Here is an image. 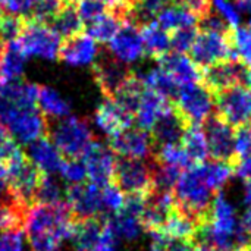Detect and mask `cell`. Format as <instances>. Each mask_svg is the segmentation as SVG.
<instances>
[{
    "mask_svg": "<svg viewBox=\"0 0 251 251\" xmlns=\"http://www.w3.org/2000/svg\"><path fill=\"white\" fill-rule=\"evenodd\" d=\"M213 193L215 191L201 178L196 165L181 174L172 190L176 207L187 216L193 218L197 225H201L207 219L215 197Z\"/></svg>",
    "mask_w": 251,
    "mask_h": 251,
    "instance_id": "cell-1",
    "label": "cell"
},
{
    "mask_svg": "<svg viewBox=\"0 0 251 251\" xmlns=\"http://www.w3.org/2000/svg\"><path fill=\"white\" fill-rule=\"evenodd\" d=\"M47 137L65 159H79L94 140L88 122L74 116L47 118Z\"/></svg>",
    "mask_w": 251,
    "mask_h": 251,
    "instance_id": "cell-2",
    "label": "cell"
},
{
    "mask_svg": "<svg viewBox=\"0 0 251 251\" xmlns=\"http://www.w3.org/2000/svg\"><path fill=\"white\" fill-rule=\"evenodd\" d=\"M74 216L66 203L32 204L26 216V235H50L60 241L71 237Z\"/></svg>",
    "mask_w": 251,
    "mask_h": 251,
    "instance_id": "cell-3",
    "label": "cell"
},
{
    "mask_svg": "<svg viewBox=\"0 0 251 251\" xmlns=\"http://www.w3.org/2000/svg\"><path fill=\"white\" fill-rule=\"evenodd\" d=\"M175 112L188 125H203V122L213 115L215 96L200 82L187 84L178 88L175 99L172 100Z\"/></svg>",
    "mask_w": 251,
    "mask_h": 251,
    "instance_id": "cell-4",
    "label": "cell"
},
{
    "mask_svg": "<svg viewBox=\"0 0 251 251\" xmlns=\"http://www.w3.org/2000/svg\"><path fill=\"white\" fill-rule=\"evenodd\" d=\"M25 56H38L44 59H57L60 49V35L54 32L47 24L37 22L24 16V26L16 38Z\"/></svg>",
    "mask_w": 251,
    "mask_h": 251,
    "instance_id": "cell-5",
    "label": "cell"
},
{
    "mask_svg": "<svg viewBox=\"0 0 251 251\" xmlns=\"http://www.w3.org/2000/svg\"><path fill=\"white\" fill-rule=\"evenodd\" d=\"M113 182L122 193L147 196L153 190V159H116Z\"/></svg>",
    "mask_w": 251,
    "mask_h": 251,
    "instance_id": "cell-6",
    "label": "cell"
},
{
    "mask_svg": "<svg viewBox=\"0 0 251 251\" xmlns=\"http://www.w3.org/2000/svg\"><path fill=\"white\" fill-rule=\"evenodd\" d=\"M215 96L218 116L232 128H241L251 122V90L244 84L225 88Z\"/></svg>",
    "mask_w": 251,
    "mask_h": 251,
    "instance_id": "cell-7",
    "label": "cell"
},
{
    "mask_svg": "<svg viewBox=\"0 0 251 251\" xmlns=\"http://www.w3.org/2000/svg\"><path fill=\"white\" fill-rule=\"evenodd\" d=\"M190 57L197 66L206 68L222 60H240L231 46L229 35L200 29L190 49Z\"/></svg>",
    "mask_w": 251,
    "mask_h": 251,
    "instance_id": "cell-8",
    "label": "cell"
},
{
    "mask_svg": "<svg viewBox=\"0 0 251 251\" xmlns=\"http://www.w3.org/2000/svg\"><path fill=\"white\" fill-rule=\"evenodd\" d=\"M4 171L7 175L9 185L16 199L31 207L34 203V194L46 174L40 171L38 166H35V163L26 154L7 165Z\"/></svg>",
    "mask_w": 251,
    "mask_h": 251,
    "instance_id": "cell-9",
    "label": "cell"
},
{
    "mask_svg": "<svg viewBox=\"0 0 251 251\" xmlns=\"http://www.w3.org/2000/svg\"><path fill=\"white\" fill-rule=\"evenodd\" d=\"M91 71L97 87L106 99H113L132 74L128 65L116 59L112 53H103L96 57Z\"/></svg>",
    "mask_w": 251,
    "mask_h": 251,
    "instance_id": "cell-10",
    "label": "cell"
},
{
    "mask_svg": "<svg viewBox=\"0 0 251 251\" xmlns=\"http://www.w3.org/2000/svg\"><path fill=\"white\" fill-rule=\"evenodd\" d=\"M81 160L85 166L87 178L90 182L100 188L113 182L116 159L109 147L103 146L94 138L85 149Z\"/></svg>",
    "mask_w": 251,
    "mask_h": 251,
    "instance_id": "cell-11",
    "label": "cell"
},
{
    "mask_svg": "<svg viewBox=\"0 0 251 251\" xmlns=\"http://www.w3.org/2000/svg\"><path fill=\"white\" fill-rule=\"evenodd\" d=\"M66 204L75 221L107 216L103 210L101 188L93 182L69 184L66 188Z\"/></svg>",
    "mask_w": 251,
    "mask_h": 251,
    "instance_id": "cell-12",
    "label": "cell"
},
{
    "mask_svg": "<svg viewBox=\"0 0 251 251\" xmlns=\"http://www.w3.org/2000/svg\"><path fill=\"white\" fill-rule=\"evenodd\" d=\"M109 149L113 154L126 159H153L154 143L150 132L140 128H126L122 132L109 137Z\"/></svg>",
    "mask_w": 251,
    "mask_h": 251,
    "instance_id": "cell-13",
    "label": "cell"
},
{
    "mask_svg": "<svg viewBox=\"0 0 251 251\" xmlns=\"http://www.w3.org/2000/svg\"><path fill=\"white\" fill-rule=\"evenodd\" d=\"M203 131L209 147V156L215 160H226L234 163V128L218 115H212L203 122Z\"/></svg>",
    "mask_w": 251,
    "mask_h": 251,
    "instance_id": "cell-14",
    "label": "cell"
},
{
    "mask_svg": "<svg viewBox=\"0 0 251 251\" xmlns=\"http://www.w3.org/2000/svg\"><path fill=\"white\" fill-rule=\"evenodd\" d=\"M247 66L240 60H222L206 66L201 72L203 84L213 93H219L232 85L244 84Z\"/></svg>",
    "mask_w": 251,
    "mask_h": 251,
    "instance_id": "cell-15",
    "label": "cell"
},
{
    "mask_svg": "<svg viewBox=\"0 0 251 251\" xmlns=\"http://www.w3.org/2000/svg\"><path fill=\"white\" fill-rule=\"evenodd\" d=\"M109 50L116 59L126 65L140 60L146 54L140 26L129 21H124L118 32L109 41Z\"/></svg>",
    "mask_w": 251,
    "mask_h": 251,
    "instance_id": "cell-16",
    "label": "cell"
},
{
    "mask_svg": "<svg viewBox=\"0 0 251 251\" xmlns=\"http://www.w3.org/2000/svg\"><path fill=\"white\" fill-rule=\"evenodd\" d=\"M4 126L16 141L24 144H29L47 135V118L37 109L18 112Z\"/></svg>",
    "mask_w": 251,
    "mask_h": 251,
    "instance_id": "cell-17",
    "label": "cell"
},
{
    "mask_svg": "<svg viewBox=\"0 0 251 251\" xmlns=\"http://www.w3.org/2000/svg\"><path fill=\"white\" fill-rule=\"evenodd\" d=\"M97 57L96 41L85 32L65 38L59 49V59L71 66L90 65Z\"/></svg>",
    "mask_w": 251,
    "mask_h": 251,
    "instance_id": "cell-18",
    "label": "cell"
},
{
    "mask_svg": "<svg viewBox=\"0 0 251 251\" xmlns=\"http://www.w3.org/2000/svg\"><path fill=\"white\" fill-rule=\"evenodd\" d=\"M172 107V101L162 94L146 88L141 100L138 103V107L134 113V121L137 122L140 129H144L147 132L151 131V128L156 125V122Z\"/></svg>",
    "mask_w": 251,
    "mask_h": 251,
    "instance_id": "cell-19",
    "label": "cell"
},
{
    "mask_svg": "<svg viewBox=\"0 0 251 251\" xmlns=\"http://www.w3.org/2000/svg\"><path fill=\"white\" fill-rule=\"evenodd\" d=\"M96 122L104 134L113 137L124 129L131 128L134 116L126 112L115 99L104 97V100L96 110Z\"/></svg>",
    "mask_w": 251,
    "mask_h": 251,
    "instance_id": "cell-20",
    "label": "cell"
},
{
    "mask_svg": "<svg viewBox=\"0 0 251 251\" xmlns=\"http://www.w3.org/2000/svg\"><path fill=\"white\" fill-rule=\"evenodd\" d=\"M156 62L165 71H168L171 74V76L178 84V87L199 82L201 79V71L193 62V59L190 56H187L185 53H178V51L169 50L166 54H163Z\"/></svg>",
    "mask_w": 251,
    "mask_h": 251,
    "instance_id": "cell-21",
    "label": "cell"
},
{
    "mask_svg": "<svg viewBox=\"0 0 251 251\" xmlns=\"http://www.w3.org/2000/svg\"><path fill=\"white\" fill-rule=\"evenodd\" d=\"M185 128L187 124L175 112L172 104V107L156 122V125L150 131L154 149L169 144H181V138L184 135Z\"/></svg>",
    "mask_w": 251,
    "mask_h": 251,
    "instance_id": "cell-22",
    "label": "cell"
},
{
    "mask_svg": "<svg viewBox=\"0 0 251 251\" xmlns=\"http://www.w3.org/2000/svg\"><path fill=\"white\" fill-rule=\"evenodd\" d=\"M106 216H96L75 221L71 232L74 251H91L101 238Z\"/></svg>",
    "mask_w": 251,
    "mask_h": 251,
    "instance_id": "cell-23",
    "label": "cell"
},
{
    "mask_svg": "<svg viewBox=\"0 0 251 251\" xmlns=\"http://www.w3.org/2000/svg\"><path fill=\"white\" fill-rule=\"evenodd\" d=\"M28 153L29 159L35 163V166H38V169L47 175L60 172L62 165L65 162V157L60 154V151L49 140L47 135L29 143Z\"/></svg>",
    "mask_w": 251,
    "mask_h": 251,
    "instance_id": "cell-24",
    "label": "cell"
},
{
    "mask_svg": "<svg viewBox=\"0 0 251 251\" xmlns=\"http://www.w3.org/2000/svg\"><path fill=\"white\" fill-rule=\"evenodd\" d=\"M199 19L200 18L191 9H188L185 4L175 1V0L169 4H166L156 15L157 25L168 32L176 31L179 28L199 26Z\"/></svg>",
    "mask_w": 251,
    "mask_h": 251,
    "instance_id": "cell-25",
    "label": "cell"
},
{
    "mask_svg": "<svg viewBox=\"0 0 251 251\" xmlns=\"http://www.w3.org/2000/svg\"><path fill=\"white\" fill-rule=\"evenodd\" d=\"M201 178L204 182L215 191H222L225 185L231 181L234 175V163L226 160H204L201 163H196Z\"/></svg>",
    "mask_w": 251,
    "mask_h": 251,
    "instance_id": "cell-26",
    "label": "cell"
},
{
    "mask_svg": "<svg viewBox=\"0 0 251 251\" xmlns=\"http://www.w3.org/2000/svg\"><path fill=\"white\" fill-rule=\"evenodd\" d=\"M25 59L26 56L16 40L6 41L3 47V53L0 56V79L1 81L21 79L24 74Z\"/></svg>",
    "mask_w": 251,
    "mask_h": 251,
    "instance_id": "cell-27",
    "label": "cell"
},
{
    "mask_svg": "<svg viewBox=\"0 0 251 251\" xmlns=\"http://www.w3.org/2000/svg\"><path fill=\"white\" fill-rule=\"evenodd\" d=\"M140 32L146 54L153 57L154 60L160 59L171 50V35L168 34V31L160 28L156 21L140 26Z\"/></svg>",
    "mask_w": 251,
    "mask_h": 251,
    "instance_id": "cell-28",
    "label": "cell"
},
{
    "mask_svg": "<svg viewBox=\"0 0 251 251\" xmlns=\"http://www.w3.org/2000/svg\"><path fill=\"white\" fill-rule=\"evenodd\" d=\"M197 222L182 213L178 207L172 212V215L168 218L166 224L163 225L162 231L169 240H178V241H193L196 243L197 238Z\"/></svg>",
    "mask_w": 251,
    "mask_h": 251,
    "instance_id": "cell-29",
    "label": "cell"
},
{
    "mask_svg": "<svg viewBox=\"0 0 251 251\" xmlns=\"http://www.w3.org/2000/svg\"><path fill=\"white\" fill-rule=\"evenodd\" d=\"M106 224L113 232L116 241H125V243H134L135 240L140 238L143 232V225L138 218L125 213V212H118L112 218H106Z\"/></svg>",
    "mask_w": 251,
    "mask_h": 251,
    "instance_id": "cell-30",
    "label": "cell"
},
{
    "mask_svg": "<svg viewBox=\"0 0 251 251\" xmlns=\"http://www.w3.org/2000/svg\"><path fill=\"white\" fill-rule=\"evenodd\" d=\"M140 76V79L143 81L144 87L149 90H153L159 94H162L163 97L169 99L171 101L175 99L176 93H178V84L174 81V78L171 76V74L168 71H165L162 66L157 68H151L144 74H137Z\"/></svg>",
    "mask_w": 251,
    "mask_h": 251,
    "instance_id": "cell-31",
    "label": "cell"
},
{
    "mask_svg": "<svg viewBox=\"0 0 251 251\" xmlns=\"http://www.w3.org/2000/svg\"><path fill=\"white\" fill-rule=\"evenodd\" d=\"M37 106L41 109V113L49 119H60L71 113L69 103L50 87H38Z\"/></svg>",
    "mask_w": 251,
    "mask_h": 251,
    "instance_id": "cell-32",
    "label": "cell"
},
{
    "mask_svg": "<svg viewBox=\"0 0 251 251\" xmlns=\"http://www.w3.org/2000/svg\"><path fill=\"white\" fill-rule=\"evenodd\" d=\"M181 146L193 160V163H201L209 159V147L204 131L200 125H188L181 138Z\"/></svg>",
    "mask_w": 251,
    "mask_h": 251,
    "instance_id": "cell-33",
    "label": "cell"
},
{
    "mask_svg": "<svg viewBox=\"0 0 251 251\" xmlns=\"http://www.w3.org/2000/svg\"><path fill=\"white\" fill-rule=\"evenodd\" d=\"M49 26L60 35V38H68L84 32V24L76 12L75 4H65L62 10L49 22Z\"/></svg>",
    "mask_w": 251,
    "mask_h": 251,
    "instance_id": "cell-34",
    "label": "cell"
},
{
    "mask_svg": "<svg viewBox=\"0 0 251 251\" xmlns=\"http://www.w3.org/2000/svg\"><path fill=\"white\" fill-rule=\"evenodd\" d=\"M122 22L124 19L118 13L107 10L99 19L85 26L87 29H84V32L90 35L96 43H109L112 37L118 32V29L121 28Z\"/></svg>",
    "mask_w": 251,
    "mask_h": 251,
    "instance_id": "cell-35",
    "label": "cell"
},
{
    "mask_svg": "<svg viewBox=\"0 0 251 251\" xmlns=\"http://www.w3.org/2000/svg\"><path fill=\"white\" fill-rule=\"evenodd\" d=\"M153 160L162 165H171L175 168H179L182 171L191 168L194 163L187 154V151L179 144H169L154 149Z\"/></svg>",
    "mask_w": 251,
    "mask_h": 251,
    "instance_id": "cell-36",
    "label": "cell"
},
{
    "mask_svg": "<svg viewBox=\"0 0 251 251\" xmlns=\"http://www.w3.org/2000/svg\"><path fill=\"white\" fill-rule=\"evenodd\" d=\"M57 203H62L60 185L50 175L46 174L34 194L32 204H57Z\"/></svg>",
    "mask_w": 251,
    "mask_h": 251,
    "instance_id": "cell-37",
    "label": "cell"
},
{
    "mask_svg": "<svg viewBox=\"0 0 251 251\" xmlns=\"http://www.w3.org/2000/svg\"><path fill=\"white\" fill-rule=\"evenodd\" d=\"M65 4L66 3L63 0H35L28 18L49 25V22L62 10Z\"/></svg>",
    "mask_w": 251,
    "mask_h": 251,
    "instance_id": "cell-38",
    "label": "cell"
},
{
    "mask_svg": "<svg viewBox=\"0 0 251 251\" xmlns=\"http://www.w3.org/2000/svg\"><path fill=\"white\" fill-rule=\"evenodd\" d=\"M210 7L228 24L231 29L241 24V12L232 0H210Z\"/></svg>",
    "mask_w": 251,
    "mask_h": 251,
    "instance_id": "cell-39",
    "label": "cell"
},
{
    "mask_svg": "<svg viewBox=\"0 0 251 251\" xmlns=\"http://www.w3.org/2000/svg\"><path fill=\"white\" fill-rule=\"evenodd\" d=\"M101 203H103L104 213L115 215L122 210L125 203V196L121 191V188L115 182H112L101 188Z\"/></svg>",
    "mask_w": 251,
    "mask_h": 251,
    "instance_id": "cell-40",
    "label": "cell"
},
{
    "mask_svg": "<svg viewBox=\"0 0 251 251\" xmlns=\"http://www.w3.org/2000/svg\"><path fill=\"white\" fill-rule=\"evenodd\" d=\"M75 7L84 24V28L107 12V6L101 0H79Z\"/></svg>",
    "mask_w": 251,
    "mask_h": 251,
    "instance_id": "cell-41",
    "label": "cell"
},
{
    "mask_svg": "<svg viewBox=\"0 0 251 251\" xmlns=\"http://www.w3.org/2000/svg\"><path fill=\"white\" fill-rule=\"evenodd\" d=\"M24 26V16L10 15L1 12L0 16V38L6 41H13L19 37L21 29Z\"/></svg>",
    "mask_w": 251,
    "mask_h": 251,
    "instance_id": "cell-42",
    "label": "cell"
},
{
    "mask_svg": "<svg viewBox=\"0 0 251 251\" xmlns=\"http://www.w3.org/2000/svg\"><path fill=\"white\" fill-rule=\"evenodd\" d=\"M197 26L190 28H179L176 31H172L171 35V49L178 53H187L190 51L196 37H197Z\"/></svg>",
    "mask_w": 251,
    "mask_h": 251,
    "instance_id": "cell-43",
    "label": "cell"
},
{
    "mask_svg": "<svg viewBox=\"0 0 251 251\" xmlns=\"http://www.w3.org/2000/svg\"><path fill=\"white\" fill-rule=\"evenodd\" d=\"M60 174L69 184H81L87 178L85 166L79 159H65Z\"/></svg>",
    "mask_w": 251,
    "mask_h": 251,
    "instance_id": "cell-44",
    "label": "cell"
},
{
    "mask_svg": "<svg viewBox=\"0 0 251 251\" xmlns=\"http://www.w3.org/2000/svg\"><path fill=\"white\" fill-rule=\"evenodd\" d=\"M35 0H6L3 4V12L16 16H29Z\"/></svg>",
    "mask_w": 251,
    "mask_h": 251,
    "instance_id": "cell-45",
    "label": "cell"
},
{
    "mask_svg": "<svg viewBox=\"0 0 251 251\" xmlns=\"http://www.w3.org/2000/svg\"><path fill=\"white\" fill-rule=\"evenodd\" d=\"M0 251H24L22 232H3L0 235Z\"/></svg>",
    "mask_w": 251,
    "mask_h": 251,
    "instance_id": "cell-46",
    "label": "cell"
},
{
    "mask_svg": "<svg viewBox=\"0 0 251 251\" xmlns=\"http://www.w3.org/2000/svg\"><path fill=\"white\" fill-rule=\"evenodd\" d=\"M19 199H16V196L13 194L10 185H9V181H7V175H6V171L4 168L1 166L0 163V206L1 204H9V203H13V201H18ZM21 201V200H19Z\"/></svg>",
    "mask_w": 251,
    "mask_h": 251,
    "instance_id": "cell-47",
    "label": "cell"
},
{
    "mask_svg": "<svg viewBox=\"0 0 251 251\" xmlns=\"http://www.w3.org/2000/svg\"><path fill=\"white\" fill-rule=\"evenodd\" d=\"M116 244H118V241H116L113 232L110 231V228L107 226V224L104 221V226H103V232H101L100 243L91 251H118L116 250Z\"/></svg>",
    "mask_w": 251,
    "mask_h": 251,
    "instance_id": "cell-48",
    "label": "cell"
},
{
    "mask_svg": "<svg viewBox=\"0 0 251 251\" xmlns=\"http://www.w3.org/2000/svg\"><path fill=\"white\" fill-rule=\"evenodd\" d=\"M179 3L185 4L188 9H191L199 18L207 15L212 7H210V0H179Z\"/></svg>",
    "mask_w": 251,
    "mask_h": 251,
    "instance_id": "cell-49",
    "label": "cell"
},
{
    "mask_svg": "<svg viewBox=\"0 0 251 251\" xmlns=\"http://www.w3.org/2000/svg\"><path fill=\"white\" fill-rule=\"evenodd\" d=\"M193 241H178V240H169L163 251H193Z\"/></svg>",
    "mask_w": 251,
    "mask_h": 251,
    "instance_id": "cell-50",
    "label": "cell"
},
{
    "mask_svg": "<svg viewBox=\"0 0 251 251\" xmlns=\"http://www.w3.org/2000/svg\"><path fill=\"white\" fill-rule=\"evenodd\" d=\"M241 225H243V228L247 231V234L251 237V206L247 207V210L244 212V215H243V218H241Z\"/></svg>",
    "mask_w": 251,
    "mask_h": 251,
    "instance_id": "cell-51",
    "label": "cell"
},
{
    "mask_svg": "<svg viewBox=\"0 0 251 251\" xmlns=\"http://www.w3.org/2000/svg\"><path fill=\"white\" fill-rule=\"evenodd\" d=\"M121 1V7L124 10V15H125V21H126V16L128 13L131 12V9L134 7V4L137 3V0H119Z\"/></svg>",
    "mask_w": 251,
    "mask_h": 251,
    "instance_id": "cell-52",
    "label": "cell"
},
{
    "mask_svg": "<svg viewBox=\"0 0 251 251\" xmlns=\"http://www.w3.org/2000/svg\"><path fill=\"white\" fill-rule=\"evenodd\" d=\"M12 138V134L9 132V129L0 122V147L7 141V140H10Z\"/></svg>",
    "mask_w": 251,
    "mask_h": 251,
    "instance_id": "cell-53",
    "label": "cell"
},
{
    "mask_svg": "<svg viewBox=\"0 0 251 251\" xmlns=\"http://www.w3.org/2000/svg\"><path fill=\"white\" fill-rule=\"evenodd\" d=\"M244 203L247 206H251V178L246 179V185H244Z\"/></svg>",
    "mask_w": 251,
    "mask_h": 251,
    "instance_id": "cell-54",
    "label": "cell"
},
{
    "mask_svg": "<svg viewBox=\"0 0 251 251\" xmlns=\"http://www.w3.org/2000/svg\"><path fill=\"white\" fill-rule=\"evenodd\" d=\"M193 251H216V250H213L210 246H207V244H204V243H199V241H196V243H194V246H193Z\"/></svg>",
    "mask_w": 251,
    "mask_h": 251,
    "instance_id": "cell-55",
    "label": "cell"
},
{
    "mask_svg": "<svg viewBox=\"0 0 251 251\" xmlns=\"http://www.w3.org/2000/svg\"><path fill=\"white\" fill-rule=\"evenodd\" d=\"M244 84H247V87L251 90V69L247 71V75H246V81H244Z\"/></svg>",
    "mask_w": 251,
    "mask_h": 251,
    "instance_id": "cell-56",
    "label": "cell"
},
{
    "mask_svg": "<svg viewBox=\"0 0 251 251\" xmlns=\"http://www.w3.org/2000/svg\"><path fill=\"white\" fill-rule=\"evenodd\" d=\"M4 3H6V0H0V7H3Z\"/></svg>",
    "mask_w": 251,
    "mask_h": 251,
    "instance_id": "cell-57",
    "label": "cell"
},
{
    "mask_svg": "<svg viewBox=\"0 0 251 251\" xmlns=\"http://www.w3.org/2000/svg\"><path fill=\"white\" fill-rule=\"evenodd\" d=\"M232 251H250L249 249H238V250H232Z\"/></svg>",
    "mask_w": 251,
    "mask_h": 251,
    "instance_id": "cell-58",
    "label": "cell"
},
{
    "mask_svg": "<svg viewBox=\"0 0 251 251\" xmlns=\"http://www.w3.org/2000/svg\"><path fill=\"white\" fill-rule=\"evenodd\" d=\"M250 28H251V18H250Z\"/></svg>",
    "mask_w": 251,
    "mask_h": 251,
    "instance_id": "cell-59",
    "label": "cell"
},
{
    "mask_svg": "<svg viewBox=\"0 0 251 251\" xmlns=\"http://www.w3.org/2000/svg\"><path fill=\"white\" fill-rule=\"evenodd\" d=\"M0 16H1V10H0Z\"/></svg>",
    "mask_w": 251,
    "mask_h": 251,
    "instance_id": "cell-60",
    "label": "cell"
}]
</instances>
